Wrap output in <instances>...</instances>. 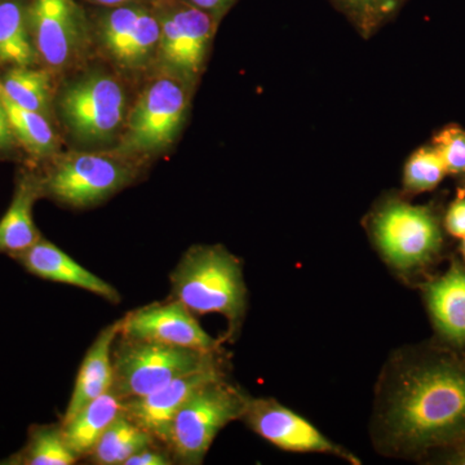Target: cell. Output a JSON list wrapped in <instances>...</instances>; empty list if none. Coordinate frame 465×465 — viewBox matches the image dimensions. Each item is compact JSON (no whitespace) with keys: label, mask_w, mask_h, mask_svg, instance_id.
Returning a JSON list of instances; mask_svg holds the SVG:
<instances>
[{"label":"cell","mask_w":465,"mask_h":465,"mask_svg":"<svg viewBox=\"0 0 465 465\" xmlns=\"http://www.w3.org/2000/svg\"><path fill=\"white\" fill-rule=\"evenodd\" d=\"M76 460L67 446L63 424H35L29 428L24 448L0 464L73 465Z\"/></svg>","instance_id":"22"},{"label":"cell","mask_w":465,"mask_h":465,"mask_svg":"<svg viewBox=\"0 0 465 465\" xmlns=\"http://www.w3.org/2000/svg\"><path fill=\"white\" fill-rule=\"evenodd\" d=\"M173 299L195 316L222 314L225 339L237 338L247 312V287L242 262L220 244H198L183 253L171 273Z\"/></svg>","instance_id":"2"},{"label":"cell","mask_w":465,"mask_h":465,"mask_svg":"<svg viewBox=\"0 0 465 465\" xmlns=\"http://www.w3.org/2000/svg\"><path fill=\"white\" fill-rule=\"evenodd\" d=\"M153 442L158 440L131 420L122 409L87 458L97 465H124L134 452Z\"/></svg>","instance_id":"21"},{"label":"cell","mask_w":465,"mask_h":465,"mask_svg":"<svg viewBox=\"0 0 465 465\" xmlns=\"http://www.w3.org/2000/svg\"><path fill=\"white\" fill-rule=\"evenodd\" d=\"M43 197L39 177L24 174L8 210L0 219V253L14 258L41 240V232L33 219V207Z\"/></svg>","instance_id":"17"},{"label":"cell","mask_w":465,"mask_h":465,"mask_svg":"<svg viewBox=\"0 0 465 465\" xmlns=\"http://www.w3.org/2000/svg\"><path fill=\"white\" fill-rule=\"evenodd\" d=\"M189 88L173 75L153 79L128 112L115 150L143 161L173 145L188 113Z\"/></svg>","instance_id":"6"},{"label":"cell","mask_w":465,"mask_h":465,"mask_svg":"<svg viewBox=\"0 0 465 465\" xmlns=\"http://www.w3.org/2000/svg\"><path fill=\"white\" fill-rule=\"evenodd\" d=\"M428 308L439 331L454 344H465V268L454 265L425 289Z\"/></svg>","instance_id":"18"},{"label":"cell","mask_w":465,"mask_h":465,"mask_svg":"<svg viewBox=\"0 0 465 465\" xmlns=\"http://www.w3.org/2000/svg\"><path fill=\"white\" fill-rule=\"evenodd\" d=\"M250 397L226 375L202 385L177 411L168 432L166 448L174 463H203L220 430L243 418Z\"/></svg>","instance_id":"4"},{"label":"cell","mask_w":465,"mask_h":465,"mask_svg":"<svg viewBox=\"0 0 465 465\" xmlns=\"http://www.w3.org/2000/svg\"><path fill=\"white\" fill-rule=\"evenodd\" d=\"M143 161L109 152H70L60 155L43 177V197L74 208L94 206L131 185Z\"/></svg>","instance_id":"3"},{"label":"cell","mask_w":465,"mask_h":465,"mask_svg":"<svg viewBox=\"0 0 465 465\" xmlns=\"http://www.w3.org/2000/svg\"><path fill=\"white\" fill-rule=\"evenodd\" d=\"M242 419L262 439L284 451L336 455L349 463H361L356 457L324 437L307 419L275 400L250 399Z\"/></svg>","instance_id":"13"},{"label":"cell","mask_w":465,"mask_h":465,"mask_svg":"<svg viewBox=\"0 0 465 465\" xmlns=\"http://www.w3.org/2000/svg\"><path fill=\"white\" fill-rule=\"evenodd\" d=\"M180 2L207 12L211 16L215 17L217 21H222V18L231 11L232 5L238 0H180Z\"/></svg>","instance_id":"30"},{"label":"cell","mask_w":465,"mask_h":465,"mask_svg":"<svg viewBox=\"0 0 465 465\" xmlns=\"http://www.w3.org/2000/svg\"><path fill=\"white\" fill-rule=\"evenodd\" d=\"M0 97L7 112L9 124L16 140L35 157H50L56 153L57 137L47 116L21 108L0 88Z\"/></svg>","instance_id":"23"},{"label":"cell","mask_w":465,"mask_h":465,"mask_svg":"<svg viewBox=\"0 0 465 465\" xmlns=\"http://www.w3.org/2000/svg\"><path fill=\"white\" fill-rule=\"evenodd\" d=\"M222 362L220 351L173 347L118 335L113 348V385L122 401L146 396L179 376Z\"/></svg>","instance_id":"5"},{"label":"cell","mask_w":465,"mask_h":465,"mask_svg":"<svg viewBox=\"0 0 465 465\" xmlns=\"http://www.w3.org/2000/svg\"><path fill=\"white\" fill-rule=\"evenodd\" d=\"M223 375H226L224 365L219 363L179 376L146 396L124 401V414L164 446L173 419L185 401L202 385Z\"/></svg>","instance_id":"14"},{"label":"cell","mask_w":465,"mask_h":465,"mask_svg":"<svg viewBox=\"0 0 465 465\" xmlns=\"http://www.w3.org/2000/svg\"><path fill=\"white\" fill-rule=\"evenodd\" d=\"M119 335L203 351L222 349L220 341L202 329L195 314L173 298L170 302H154L125 314L121 318Z\"/></svg>","instance_id":"12"},{"label":"cell","mask_w":465,"mask_h":465,"mask_svg":"<svg viewBox=\"0 0 465 465\" xmlns=\"http://www.w3.org/2000/svg\"><path fill=\"white\" fill-rule=\"evenodd\" d=\"M174 463L173 455L166 446L159 442H153L145 448L134 452L133 457L125 460L124 465H171Z\"/></svg>","instance_id":"28"},{"label":"cell","mask_w":465,"mask_h":465,"mask_svg":"<svg viewBox=\"0 0 465 465\" xmlns=\"http://www.w3.org/2000/svg\"><path fill=\"white\" fill-rule=\"evenodd\" d=\"M99 8L124 7L133 5H155L159 0H85Z\"/></svg>","instance_id":"32"},{"label":"cell","mask_w":465,"mask_h":465,"mask_svg":"<svg viewBox=\"0 0 465 465\" xmlns=\"http://www.w3.org/2000/svg\"><path fill=\"white\" fill-rule=\"evenodd\" d=\"M15 137L12 133L11 124H9L7 112L3 105L2 97H0V152L11 149L14 146Z\"/></svg>","instance_id":"31"},{"label":"cell","mask_w":465,"mask_h":465,"mask_svg":"<svg viewBox=\"0 0 465 465\" xmlns=\"http://www.w3.org/2000/svg\"><path fill=\"white\" fill-rule=\"evenodd\" d=\"M121 331V320L109 324L97 335L79 369L69 405L61 424H65L85 405L110 391L113 385V348Z\"/></svg>","instance_id":"16"},{"label":"cell","mask_w":465,"mask_h":465,"mask_svg":"<svg viewBox=\"0 0 465 465\" xmlns=\"http://www.w3.org/2000/svg\"><path fill=\"white\" fill-rule=\"evenodd\" d=\"M88 17L92 36L118 69L143 72L157 61L161 23L154 5L100 8Z\"/></svg>","instance_id":"10"},{"label":"cell","mask_w":465,"mask_h":465,"mask_svg":"<svg viewBox=\"0 0 465 465\" xmlns=\"http://www.w3.org/2000/svg\"><path fill=\"white\" fill-rule=\"evenodd\" d=\"M370 231L382 258L402 272L430 262L442 243L432 211L400 200L382 202L376 208L370 219Z\"/></svg>","instance_id":"9"},{"label":"cell","mask_w":465,"mask_h":465,"mask_svg":"<svg viewBox=\"0 0 465 465\" xmlns=\"http://www.w3.org/2000/svg\"><path fill=\"white\" fill-rule=\"evenodd\" d=\"M446 229L454 237H465V197L458 198L450 206L445 220Z\"/></svg>","instance_id":"29"},{"label":"cell","mask_w":465,"mask_h":465,"mask_svg":"<svg viewBox=\"0 0 465 465\" xmlns=\"http://www.w3.org/2000/svg\"><path fill=\"white\" fill-rule=\"evenodd\" d=\"M446 460L449 464L465 465V442L459 445V448Z\"/></svg>","instance_id":"33"},{"label":"cell","mask_w":465,"mask_h":465,"mask_svg":"<svg viewBox=\"0 0 465 465\" xmlns=\"http://www.w3.org/2000/svg\"><path fill=\"white\" fill-rule=\"evenodd\" d=\"M12 259L23 266L27 273L42 280L78 287L108 300L113 304L121 302V293L115 287L87 271L66 252L43 237L30 249L17 253Z\"/></svg>","instance_id":"15"},{"label":"cell","mask_w":465,"mask_h":465,"mask_svg":"<svg viewBox=\"0 0 465 465\" xmlns=\"http://www.w3.org/2000/svg\"><path fill=\"white\" fill-rule=\"evenodd\" d=\"M382 449L412 454L465 437V366L451 360L393 363L376 411Z\"/></svg>","instance_id":"1"},{"label":"cell","mask_w":465,"mask_h":465,"mask_svg":"<svg viewBox=\"0 0 465 465\" xmlns=\"http://www.w3.org/2000/svg\"><path fill=\"white\" fill-rule=\"evenodd\" d=\"M27 16L36 54L48 69H72L84 56L92 30L78 0H32Z\"/></svg>","instance_id":"11"},{"label":"cell","mask_w":465,"mask_h":465,"mask_svg":"<svg viewBox=\"0 0 465 465\" xmlns=\"http://www.w3.org/2000/svg\"><path fill=\"white\" fill-rule=\"evenodd\" d=\"M445 164L433 146H421L407 159L403 170V188L409 193L432 191L442 182Z\"/></svg>","instance_id":"26"},{"label":"cell","mask_w":465,"mask_h":465,"mask_svg":"<svg viewBox=\"0 0 465 465\" xmlns=\"http://www.w3.org/2000/svg\"><path fill=\"white\" fill-rule=\"evenodd\" d=\"M433 148L439 153L448 173H465V131L449 125L434 136Z\"/></svg>","instance_id":"27"},{"label":"cell","mask_w":465,"mask_h":465,"mask_svg":"<svg viewBox=\"0 0 465 465\" xmlns=\"http://www.w3.org/2000/svg\"><path fill=\"white\" fill-rule=\"evenodd\" d=\"M0 88L21 108L47 116L51 100L50 74L32 67H12L0 79Z\"/></svg>","instance_id":"24"},{"label":"cell","mask_w":465,"mask_h":465,"mask_svg":"<svg viewBox=\"0 0 465 465\" xmlns=\"http://www.w3.org/2000/svg\"><path fill=\"white\" fill-rule=\"evenodd\" d=\"M124 409V401L112 390L85 405L67 423L63 424L69 449L78 459L88 457L97 440ZM61 423V421H60Z\"/></svg>","instance_id":"19"},{"label":"cell","mask_w":465,"mask_h":465,"mask_svg":"<svg viewBox=\"0 0 465 465\" xmlns=\"http://www.w3.org/2000/svg\"><path fill=\"white\" fill-rule=\"evenodd\" d=\"M362 38L369 39L394 20L409 0H327Z\"/></svg>","instance_id":"25"},{"label":"cell","mask_w":465,"mask_h":465,"mask_svg":"<svg viewBox=\"0 0 465 465\" xmlns=\"http://www.w3.org/2000/svg\"><path fill=\"white\" fill-rule=\"evenodd\" d=\"M161 23L157 61L163 74L194 87L203 73L220 21L180 0L154 5Z\"/></svg>","instance_id":"8"},{"label":"cell","mask_w":465,"mask_h":465,"mask_svg":"<svg viewBox=\"0 0 465 465\" xmlns=\"http://www.w3.org/2000/svg\"><path fill=\"white\" fill-rule=\"evenodd\" d=\"M58 110L76 142L100 145L121 136L128 112L125 87L114 75L91 72L66 85Z\"/></svg>","instance_id":"7"},{"label":"cell","mask_w":465,"mask_h":465,"mask_svg":"<svg viewBox=\"0 0 465 465\" xmlns=\"http://www.w3.org/2000/svg\"><path fill=\"white\" fill-rule=\"evenodd\" d=\"M461 252H463V256L465 259V237L463 238V243H461Z\"/></svg>","instance_id":"34"},{"label":"cell","mask_w":465,"mask_h":465,"mask_svg":"<svg viewBox=\"0 0 465 465\" xmlns=\"http://www.w3.org/2000/svg\"><path fill=\"white\" fill-rule=\"evenodd\" d=\"M36 57L27 8L21 0H0V63L32 67Z\"/></svg>","instance_id":"20"}]
</instances>
